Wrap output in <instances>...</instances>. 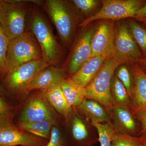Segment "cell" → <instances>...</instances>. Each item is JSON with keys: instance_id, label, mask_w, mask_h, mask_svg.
<instances>
[{"instance_id": "cell-1", "label": "cell", "mask_w": 146, "mask_h": 146, "mask_svg": "<svg viewBox=\"0 0 146 146\" xmlns=\"http://www.w3.org/2000/svg\"><path fill=\"white\" fill-rule=\"evenodd\" d=\"M44 7L63 44L67 47L70 46L76 29L84 21L82 17L69 1L47 0L44 3Z\"/></svg>"}, {"instance_id": "cell-2", "label": "cell", "mask_w": 146, "mask_h": 146, "mask_svg": "<svg viewBox=\"0 0 146 146\" xmlns=\"http://www.w3.org/2000/svg\"><path fill=\"white\" fill-rule=\"evenodd\" d=\"M120 65L114 58L106 59L96 77L84 88L85 98L96 101L110 115L113 108L110 96V82L116 69Z\"/></svg>"}, {"instance_id": "cell-3", "label": "cell", "mask_w": 146, "mask_h": 146, "mask_svg": "<svg viewBox=\"0 0 146 146\" xmlns=\"http://www.w3.org/2000/svg\"><path fill=\"white\" fill-rule=\"evenodd\" d=\"M31 28L41 48L44 61L50 66L58 64L62 50L50 26L39 12L35 11L33 14Z\"/></svg>"}, {"instance_id": "cell-4", "label": "cell", "mask_w": 146, "mask_h": 146, "mask_svg": "<svg viewBox=\"0 0 146 146\" xmlns=\"http://www.w3.org/2000/svg\"><path fill=\"white\" fill-rule=\"evenodd\" d=\"M28 2L0 0V25L9 40L25 32Z\"/></svg>"}, {"instance_id": "cell-5", "label": "cell", "mask_w": 146, "mask_h": 146, "mask_svg": "<svg viewBox=\"0 0 146 146\" xmlns=\"http://www.w3.org/2000/svg\"><path fill=\"white\" fill-rule=\"evenodd\" d=\"M102 8L94 15L84 20L79 27L84 28L94 21L98 20L119 21L133 18L145 4L146 0H103Z\"/></svg>"}, {"instance_id": "cell-6", "label": "cell", "mask_w": 146, "mask_h": 146, "mask_svg": "<svg viewBox=\"0 0 146 146\" xmlns=\"http://www.w3.org/2000/svg\"><path fill=\"white\" fill-rule=\"evenodd\" d=\"M42 58V51L32 32L25 31L9 40L7 50V72L13 68Z\"/></svg>"}, {"instance_id": "cell-7", "label": "cell", "mask_w": 146, "mask_h": 146, "mask_svg": "<svg viewBox=\"0 0 146 146\" xmlns=\"http://www.w3.org/2000/svg\"><path fill=\"white\" fill-rule=\"evenodd\" d=\"M114 58L120 64L130 65L143 58L133 39L126 21H118L115 24Z\"/></svg>"}, {"instance_id": "cell-8", "label": "cell", "mask_w": 146, "mask_h": 146, "mask_svg": "<svg viewBox=\"0 0 146 146\" xmlns=\"http://www.w3.org/2000/svg\"><path fill=\"white\" fill-rule=\"evenodd\" d=\"M49 66L42 58L18 65L9 71L5 77L3 84L13 93L27 92L29 84L35 76Z\"/></svg>"}, {"instance_id": "cell-9", "label": "cell", "mask_w": 146, "mask_h": 146, "mask_svg": "<svg viewBox=\"0 0 146 146\" xmlns=\"http://www.w3.org/2000/svg\"><path fill=\"white\" fill-rule=\"evenodd\" d=\"M46 144L42 138L23 131L7 113L0 115V146H44Z\"/></svg>"}, {"instance_id": "cell-10", "label": "cell", "mask_w": 146, "mask_h": 146, "mask_svg": "<svg viewBox=\"0 0 146 146\" xmlns=\"http://www.w3.org/2000/svg\"><path fill=\"white\" fill-rule=\"evenodd\" d=\"M115 24L114 21L102 20L94 26L91 57L100 55L106 59L114 58Z\"/></svg>"}, {"instance_id": "cell-11", "label": "cell", "mask_w": 146, "mask_h": 146, "mask_svg": "<svg viewBox=\"0 0 146 146\" xmlns=\"http://www.w3.org/2000/svg\"><path fill=\"white\" fill-rule=\"evenodd\" d=\"M94 26L90 25L83 30L74 42L70 53L65 63L67 73L70 77L91 57V42Z\"/></svg>"}, {"instance_id": "cell-12", "label": "cell", "mask_w": 146, "mask_h": 146, "mask_svg": "<svg viewBox=\"0 0 146 146\" xmlns=\"http://www.w3.org/2000/svg\"><path fill=\"white\" fill-rule=\"evenodd\" d=\"M71 117V132L77 146H93L99 142L98 131L90 120L75 114L73 109Z\"/></svg>"}, {"instance_id": "cell-13", "label": "cell", "mask_w": 146, "mask_h": 146, "mask_svg": "<svg viewBox=\"0 0 146 146\" xmlns=\"http://www.w3.org/2000/svg\"><path fill=\"white\" fill-rule=\"evenodd\" d=\"M110 117L115 132L135 137L140 136L141 125L130 109L113 108Z\"/></svg>"}, {"instance_id": "cell-14", "label": "cell", "mask_w": 146, "mask_h": 146, "mask_svg": "<svg viewBox=\"0 0 146 146\" xmlns=\"http://www.w3.org/2000/svg\"><path fill=\"white\" fill-rule=\"evenodd\" d=\"M134 80L131 110L133 114L146 110V74L137 63L130 64Z\"/></svg>"}, {"instance_id": "cell-15", "label": "cell", "mask_w": 146, "mask_h": 146, "mask_svg": "<svg viewBox=\"0 0 146 146\" xmlns=\"http://www.w3.org/2000/svg\"><path fill=\"white\" fill-rule=\"evenodd\" d=\"M65 72L62 69L48 66L35 76L28 87L27 92L35 89L44 91L60 83L65 78Z\"/></svg>"}, {"instance_id": "cell-16", "label": "cell", "mask_w": 146, "mask_h": 146, "mask_svg": "<svg viewBox=\"0 0 146 146\" xmlns=\"http://www.w3.org/2000/svg\"><path fill=\"white\" fill-rule=\"evenodd\" d=\"M43 99L38 96L29 102L21 114V122L36 123L52 119L50 110Z\"/></svg>"}, {"instance_id": "cell-17", "label": "cell", "mask_w": 146, "mask_h": 146, "mask_svg": "<svg viewBox=\"0 0 146 146\" xmlns=\"http://www.w3.org/2000/svg\"><path fill=\"white\" fill-rule=\"evenodd\" d=\"M106 60L102 56L90 58L78 70L69 78L85 88L96 77Z\"/></svg>"}, {"instance_id": "cell-18", "label": "cell", "mask_w": 146, "mask_h": 146, "mask_svg": "<svg viewBox=\"0 0 146 146\" xmlns=\"http://www.w3.org/2000/svg\"><path fill=\"white\" fill-rule=\"evenodd\" d=\"M75 108L91 122L100 123H111L110 115L96 101L85 98L81 104Z\"/></svg>"}, {"instance_id": "cell-19", "label": "cell", "mask_w": 146, "mask_h": 146, "mask_svg": "<svg viewBox=\"0 0 146 146\" xmlns=\"http://www.w3.org/2000/svg\"><path fill=\"white\" fill-rule=\"evenodd\" d=\"M43 92L50 104L65 120L68 121L72 113L73 108L66 100L60 83L54 85Z\"/></svg>"}, {"instance_id": "cell-20", "label": "cell", "mask_w": 146, "mask_h": 146, "mask_svg": "<svg viewBox=\"0 0 146 146\" xmlns=\"http://www.w3.org/2000/svg\"><path fill=\"white\" fill-rule=\"evenodd\" d=\"M60 86L68 104L76 108L85 98L84 87L71 80L64 78L60 82Z\"/></svg>"}, {"instance_id": "cell-21", "label": "cell", "mask_w": 146, "mask_h": 146, "mask_svg": "<svg viewBox=\"0 0 146 146\" xmlns=\"http://www.w3.org/2000/svg\"><path fill=\"white\" fill-rule=\"evenodd\" d=\"M110 96L113 108L120 107L131 109V100L125 87L115 75L110 82Z\"/></svg>"}, {"instance_id": "cell-22", "label": "cell", "mask_w": 146, "mask_h": 146, "mask_svg": "<svg viewBox=\"0 0 146 146\" xmlns=\"http://www.w3.org/2000/svg\"><path fill=\"white\" fill-rule=\"evenodd\" d=\"M53 122L50 119L36 123L20 122L18 127L39 138L50 139Z\"/></svg>"}, {"instance_id": "cell-23", "label": "cell", "mask_w": 146, "mask_h": 146, "mask_svg": "<svg viewBox=\"0 0 146 146\" xmlns=\"http://www.w3.org/2000/svg\"><path fill=\"white\" fill-rule=\"evenodd\" d=\"M126 21L143 58H146V27L133 18H128Z\"/></svg>"}, {"instance_id": "cell-24", "label": "cell", "mask_w": 146, "mask_h": 146, "mask_svg": "<svg viewBox=\"0 0 146 146\" xmlns=\"http://www.w3.org/2000/svg\"><path fill=\"white\" fill-rule=\"evenodd\" d=\"M115 74L125 87L131 99L134 89V80L130 65L122 64L116 69Z\"/></svg>"}, {"instance_id": "cell-25", "label": "cell", "mask_w": 146, "mask_h": 146, "mask_svg": "<svg viewBox=\"0 0 146 146\" xmlns=\"http://www.w3.org/2000/svg\"><path fill=\"white\" fill-rule=\"evenodd\" d=\"M72 6L83 18L91 17L100 1L97 0H72L69 1Z\"/></svg>"}, {"instance_id": "cell-26", "label": "cell", "mask_w": 146, "mask_h": 146, "mask_svg": "<svg viewBox=\"0 0 146 146\" xmlns=\"http://www.w3.org/2000/svg\"><path fill=\"white\" fill-rule=\"evenodd\" d=\"M91 123L98 131L100 146H111V141L115 132L112 123Z\"/></svg>"}, {"instance_id": "cell-27", "label": "cell", "mask_w": 146, "mask_h": 146, "mask_svg": "<svg viewBox=\"0 0 146 146\" xmlns=\"http://www.w3.org/2000/svg\"><path fill=\"white\" fill-rule=\"evenodd\" d=\"M9 39L6 35L0 25V76L5 78L7 74V50Z\"/></svg>"}, {"instance_id": "cell-28", "label": "cell", "mask_w": 146, "mask_h": 146, "mask_svg": "<svg viewBox=\"0 0 146 146\" xmlns=\"http://www.w3.org/2000/svg\"><path fill=\"white\" fill-rule=\"evenodd\" d=\"M111 146H143L139 137L115 132Z\"/></svg>"}, {"instance_id": "cell-29", "label": "cell", "mask_w": 146, "mask_h": 146, "mask_svg": "<svg viewBox=\"0 0 146 146\" xmlns=\"http://www.w3.org/2000/svg\"><path fill=\"white\" fill-rule=\"evenodd\" d=\"M49 139L44 146H67L60 131L56 127H52Z\"/></svg>"}, {"instance_id": "cell-30", "label": "cell", "mask_w": 146, "mask_h": 146, "mask_svg": "<svg viewBox=\"0 0 146 146\" xmlns=\"http://www.w3.org/2000/svg\"><path fill=\"white\" fill-rule=\"evenodd\" d=\"M134 115L141 125V133L146 131V110L137 112Z\"/></svg>"}, {"instance_id": "cell-31", "label": "cell", "mask_w": 146, "mask_h": 146, "mask_svg": "<svg viewBox=\"0 0 146 146\" xmlns=\"http://www.w3.org/2000/svg\"><path fill=\"white\" fill-rule=\"evenodd\" d=\"M133 19L138 22L146 21V3L144 6L139 11L137 15Z\"/></svg>"}, {"instance_id": "cell-32", "label": "cell", "mask_w": 146, "mask_h": 146, "mask_svg": "<svg viewBox=\"0 0 146 146\" xmlns=\"http://www.w3.org/2000/svg\"><path fill=\"white\" fill-rule=\"evenodd\" d=\"M10 110V107L1 97H0V115H4L8 113Z\"/></svg>"}, {"instance_id": "cell-33", "label": "cell", "mask_w": 146, "mask_h": 146, "mask_svg": "<svg viewBox=\"0 0 146 146\" xmlns=\"http://www.w3.org/2000/svg\"><path fill=\"white\" fill-rule=\"evenodd\" d=\"M136 63L141 70L146 74V58H142Z\"/></svg>"}, {"instance_id": "cell-34", "label": "cell", "mask_w": 146, "mask_h": 146, "mask_svg": "<svg viewBox=\"0 0 146 146\" xmlns=\"http://www.w3.org/2000/svg\"><path fill=\"white\" fill-rule=\"evenodd\" d=\"M139 137L141 138L143 146H146V131L141 132Z\"/></svg>"}, {"instance_id": "cell-35", "label": "cell", "mask_w": 146, "mask_h": 146, "mask_svg": "<svg viewBox=\"0 0 146 146\" xmlns=\"http://www.w3.org/2000/svg\"><path fill=\"white\" fill-rule=\"evenodd\" d=\"M3 91V89L2 86L0 85V95L2 94Z\"/></svg>"}, {"instance_id": "cell-36", "label": "cell", "mask_w": 146, "mask_h": 146, "mask_svg": "<svg viewBox=\"0 0 146 146\" xmlns=\"http://www.w3.org/2000/svg\"><path fill=\"white\" fill-rule=\"evenodd\" d=\"M141 24L146 27V21H144V22H141Z\"/></svg>"}, {"instance_id": "cell-37", "label": "cell", "mask_w": 146, "mask_h": 146, "mask_svg": "<svg viewBox=\"0 0 146 146\" xmlns=\"http://www.w3.org/2000/svg\"></svg>"}]
</instances>
